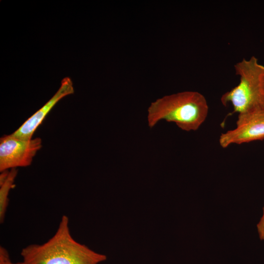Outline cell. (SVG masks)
Returning <instances> with one entry per match:
<instances>
[{
    "instance_id": "1",
    "label": "cell",
    "mask_w": 264,
    "mask_h": 264,
    "mask_svg": "<svg viewBox=\"0 0 264 264\" xmlns=\"http://www.w3.org/2000/svg\"><path fill=\"white\" fill-rule=\"evenodd\" d=\"M69 220L62 216L54 234L44 243L32 244L21 252L24 264H99L107 256L76 241L71 234Z\"/></svg>"
},
{
    "instance_id": "2",
    "label": "cell",
    "mask_w": 264,
    "mask_h": 264,
    "mask_svg": "<svg viewBox=\"0 0 264 264\" xmlns=\"http://www.w3.org/2000/svg\"><path fill=\"white\" fill-rule=\"evenodd\" d=\"M209 107L205 97L197 91H186L164 96L152 102L148 109V126L159 121L174 122L182 130L199 129L206 120Z\"/></svg>"
},
{
    "instance_id": "3",
    "label": "cell",
    "mask_w": 264,
    "mask_h": 264,
    "mask_svg": "<svg viewBox=\"0 0 264 264\" xmlns=\"http://www.w3.org/2000/svg\"><path fill=\"white\" fill-rule=\"evenodd\" d=\"M236 74L240 77L238 85L221 97L222 105L231 104L234 112L245 113L264 110V93L261 78L264 66L255 56L243 59L234 65Z\"/></svg>"
},
{
    "instance_id": "4",
    "label": "cell",
    "mask_w": 264,
    "mask_h": 264,
    "mask_svg": "<svg viewBox=\"0 0 264 264\" xmlns=\"http://www.w3.org/2000/svg\"><path fill=\"white\" fill-rule=\"evenodd\" d=\"M42 146L40 137L24 140L11 134L2 136L0 139V172L30 166Z\"/></svg>"
},
{
    "instance_id": "5",
    "label": "cell",
    "mask_w": 264,
    "mask_h": 264,
    "mask_svg": "<svg viewBox=\"0 0 264 264\" xmlns=\"http://www.w3.org/2000/svg\"><path fill=\"white\" fill-rule=\"evenodd\" d=\"M264 139V110L238 114L236 127L222 133L219 144L223 148Z\"/></svg>"
},
{
    "instance_id": "6",
    "label": "cell",
    "mask_w": 264,
    "mask_h": 264,
    "mask_svg": "<svg viewBox=\"0 0 264 264\" xmlns=\"http://www.w3.org/2000/svg\"><path fill=\"white\" fill-rule=\"evenodd\" d=\"M74 91L71 79L68 77L64 78L61 82L60 87L51 98L11 135L20 140L31 139L37 128L54 106L61 99L73 94Z\"/></svg>"
},
{
    "instance_id": "7",
    "label": "cell",
    "mask_w": 264,
    "mask_h": 264,
    "mask_svg": "<svg viewBox=\"0 0 264 264\" xmlns=\"http://www.w3.org/2000/svg\"><path fill=\"white\" fill-rule=\"evenodd\" d=\"M18 174L16 168L10 169L6 178L0 182V221L2 223L8 204V195Z\"/></svg>"
},
{
    "instance_id": "8",
    "label": "cell",
    "mask_w": 264,
    "mask_h": 264,
    "mask_svg": "<svg viewBox=\"0 0 264 264\" xmlns=\"http://www.w3.org/2000/svg\"><path fill=\"white\" fill-rule=\"evenodd\" d=\"M0 264H24L23 262H13L8 251L4 247L0 246Z\"/></svg>"
},
{
    "instance_id": "9",
    "label": "cell",
    "mask_w": 264,
    "mask_h": 264,
    "mask_svg": "<svg viewBox=\"0 0 264 264\" xmlns=\"http://www.w3.org/2000/svg\"><path fill=\"white\" fill-rule=\"evenodd\" d=\"M257 228L260 239L264 241V206L263 207V214L260 221L257 224Z\"/></svg>"
},
{
    "instance_id": "10",
    "label": "cell",
    "mask_w": 264,
    "mask_h": 264,
    "mask_svg": "<svg viewBox=\"0 0 264 264\" xmlns=\"http://www.w3.org/2000/svg\"><path fill=\"white\" fill-rule=\"evenodd\" d=\"M261 86H262V90L264 93V73L263 74L261 78Z\"/></svg>"
}]
</instances>
